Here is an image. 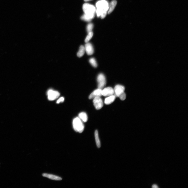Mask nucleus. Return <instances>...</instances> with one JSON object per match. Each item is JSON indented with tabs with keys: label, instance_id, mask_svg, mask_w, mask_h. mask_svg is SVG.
I'll return each mask as SVG.
<instances>
[{
	"label": "nucleus",
	"instance_id": "nucleus-1",
	"mask_svg": "<svg viewBox=\"0 0 188 188\" xmlns=\"http://www.w3.org/2000/svg\"><path fill=\"white\" fill-rule=\"evenodd\" d=\"M73 126L74 130L79 133H82L84 130V125L78 117H77L73 119Z\"/></svg>",
	"mask_w": 188,
	"mask_h": 188
},
{
	"label": "nucleus",
	"instance_id": "nucleus-2",
	"mask_svg": "<svg viewBox=\"0 0 188 188\" xmlns=\"http://www.w3.org/2000/svg\"><path fill=\"white\" fill-rule=\"evenodd\" d=\"M83 9L85 14H95L96 11L95 7L94 6L87 3L83 4Z\"/></svg>",
	"mask_w": 188,
	"mask_h": 188
},
{
	"label": "nucleus",
	"instance_id": "nucleus-3",
	"mask_svg": "<svg viewBox=\"0 0 188 188\" xmlns=\"http://www.w3.org/2000/svg\"><path fill=\"white\" fill-rule=\"evenodd\" d=\"M98 88L102 89L105 87L106 83L105 76L102 73L99 74L97 78Z\"/></svg>",
	"mask_w": 188,
	"mask_h": 188
},
{
	"label": "nucleus",
	"instance_id": "nucleus-4",
	"mask_svg": "<svg viewBox=\"0 0 188 188\" xmlns=\"http://www.w3.org/2000/svg\"><path fill=\"white\" fill-rule=\"evenodd\" d=\"M48 98L50 101H53L59 97L60 93L58 91L50 89L47 92Z\"/></svg>",
	"mask_w": 188,
	"mask_h": 188
},
{
	"label": "nucleus",
	"instance_id": "nucleus-5",
	"mask_svg": "<svg viewBox=\"0 0 188 188\" xmlns=\"http://www.w3.org/2000/svg\"><path fill=\"white\" fill-rule=\"evenodd\" d=\"M94 105L96 109H101L103 106V103L102 99L100 97H96L93 99Z\"/></svg>",
	"mask_w": 188,
	"mask_h": 188
},
{
	"label": "nucleus",
	"instance_id": "nucleus-6",
	"mask_svg": "<svg viewBox=\"0 0 188 188\" xmlns=\"http://www.w3.org/2000/svg\"><path fill=\"white\" fill-rule=\"evenodd\" d=\"M125 88L124 87L120 85H116L114 89V95L116 97H119V96L124 92Z\"/></svg>",
	"mask_w": 188,
	"mask_h": 188
},
{
	"label": "nucleus",
	"instance_id": "nucleus-7",
	"mask_svg": "<svg viewBox=\"0 0 188 188\" xmlns=\"http://www.w3.org/2000/svg\"><path fill=\"white\" fill-rule=\"evenodd\" d=\"M102 96L105 97H108L114 94V90L111 87H106L102 90Z\"/></svg>",
	"mask_w": 188,
	"mask_h": 188
},
{
	"label": "nucleus",
	"instance_id": "nucleus-8",
	"mask_svg": "<svg viewBox=\"0 0 188 188\" xmlns=\"http://www.w3.org/2000/svg\"><path fill=\"white\" fill-rule=\"evenodd\" d=\"M96 6L97 8H101L104 9L108 10V6L107 2L104 0L98 2L96 4Z\"/></svg>",
	"mask_w": 188,
	"mask_h": 188
},
{
	"label": "nucleus",
	"instance_id": "nucleus-9",
	"mask_svg": "<svg viewBox=\"0 0 188 188\" xmlns=\"http://www.w3.org/2000/svg\"><path fill=\"white\" fill-rule=\"evenodd\" d=\"M85 51L88 55H91L94 52V49L93 46L91 43H87L85 45Z\"/></svg>",
	"mask_w": 188,
	"mask_h": 188
},
{
	"label": "nucleus",
	"instance_id": "nucleus-10",
	"mask_svg": "<svg viewBox=\"0 0 188 188\" xmlns=\"http://www.w3.org/2000/svg\"><path fill=\"white\" fill-rule=\"evenodd\" d=\"M102 89L98 88L94 91L90 95L89 98L91 99L96 97H100L102 96Z\"/></svg>",
	"mask_w": 188,
	"mask_h": 188
},
{
	"label": "nucleus",
	"instance_id": "nucleus-11",
	"mask_svg": "<svg viewBox=\"0 0 188 188\" xmlns=\"http://www.w3.org/2000/svg\"><path fill=\"white\" fill-rule=\"evenodd\" d=\"M43 175L44 177L47 178L54 180L61 181L62 180L61 177L53 174L44 173L43 174Z\"/></svg>",
	"mask_w": 188,
	"mask_h": 188
},
{
	"label": "nucleus",
	"instance_id": "nucleus-12",
	"mask_svg": "<svg viewBox=\"0 0 188 188\" xmlns=\"http://www.w3.org/2000/svg\"><path fill=\"white\" fill-rule=\"evenodd\" d=\"M95 16V14H85L81 16V19L86 21H90L93 19Z\"/></svg>",
	"mask_w": 188,
	"mask_h": 188
},
{
	"label": "nucleus",
	"instance_id": "nucleus-13",
	"mask_svg": "<svg viewBox=\"0 0 188 188\" xmlns=\"http://www.w3.org/2000/svg\"><path fill=\"white\" fill-rule=\"evenodd\" d=\"M116 97L114 95L108 97L104 100V103L106 104H109L113 102L116 99Z\"/></svg>",
	"mask_w": 188,
	"mask_h": 188
},
{
	"label": "nucleus",
	"instance_id": "nucleus-14",
	"mask_svg": "<svg viewBox=\"0 0 188 188\" xmlns=\"http://www.w3.org/2000/svg\"><path fill=\"white\" fill-rule=\"evenodd\" d=\"M117 1L116 0H113L111 2L110 7L109 8L108 11V14H110L115 9V8L116 5Z\"/></svg>",
	"mask_w": 188,
	"mask_h": 188
},
{
	"label": "nucleus",
	"instance_id": "nucleus-15",
	"mask_svg": "<svg viewBox=\"0 0 188 188\" xmlns=\"http://www.w3.org/2000/svg\"><path fill=\"white\" fill-rule=\"evenodd\" d=\"M78 117L84 122H86L87 120V116L85 112H82L79 114Z\"/></svg>",
	"mask_w": 188,
	"mask_h": 188
},
{
	"label": "nucleus",
	"instance_id": "nucleus-16",
	"mask_svg": "<svg viewBox=\"0 0 188 188\" xmlns=\"http://www.w3.org/2000/svg\"><path fill=\"white\" fill-rule=\"evenodd\" d=\"M95 136L96 143L97 147L98 148H100L101 146V143L99 139L98 131L97 130L95 131Z\"/></svg>",
	"mask_w": 188,
	"mask_h": 188
},
{
	"label": "nucleus",
	"instance_id": "nucleus-17",
	"mask_svg": "<svg viewBox=\"0 0 188 188\" xmlns=\"http://www.w3.org/2000/svg\"><path fill=\"white\" fill-rule=\"evenodd\" d=\"M85 52V47L83 45H81L79 47V51L77 53V56L79 57H82L84 54Z\"/></svg>",
	"mask_w": 188,
	"mask_h": 188
},
{
	"label": "nucleus",
	"instance_id": "nucleus-18",
	"mask_svg": "<svg viewBox=\"0 0 188 188\" xmlns=\"http://www.w3.org/2000/svg\"><path fill=\"white\" fill-rule=\"evenodd\" d=\"M89 62L92 66L95 68L97 66V64L95 58H91L89 60Z\"/></svg>",
	"mask_w": 188,
	"mask_h": 188
},
{
	"label": "nucleus",
	"instance_id": "nucleus-19",
	"mask_svg": "<svg viewBox=\"0 0 188 188\" xmlns=\"http://www.w3.org/2000/svg\"><path fill=\"white\" fill-rule=\"evenodd\" d=\"M93 33L91 31L88 33V34L87 36L86 37V38L85 40V41L86 43H87L89 41L91 38L92 37H93Z\"/></svg>",
	"mask_w": 188,
	"mask_h": 188
},
{
	"label": "nucleus",
	"instance_id": "nucleus-20",
	"mask_svg": "<svg viewBox=\"0 0 188 188\" xmlns=\"http://www.w3.org/2000/svg\"><path fill=\"white\" fill-rule=\"evenodd\" d=\"M108 10L107 9H103L101 8H97L96 12H97V14L98 17H99L100 16H101L103 11L104 10Z\"/></svg>",
	"mask_w": 188,
	"mask_h": 188
},
{
	"label": "nucleus",
	"instance_id": "nucleus-21",
	"mask_svg": "<svg viewBox=\"0 0 188 188\" xmlns=\"http://www.w3.org/2000/svg\"><path fill=\"white\" fill-rule=\"evenodd\" d=\"M93 27V25L92 24L90 23L87 25V30L88 33L92 31Z\"/></svg>",
	"mask_w": 188,
	"mask_h": 188
},
{
	"label": "nucleus",
	"instance_id": "nucleus-22",
	"mask_svg": "<svg viewBox=\"0 0 188 188\" xmlns=\"http://www.w3.org/2000/svg\"><path fill=\"white\" fill-rule=\"evenodd\" d=\"M126 94L124 92L122 94L120 95L119 96V97L121 100H124L125 99H126Z\"/></svg>",
	"mask_w": 188,
	"mask_h": 188
},
{
	"label": "nucleus",
	"instance_id": "nucleus-23",
	"mask_svg": "<svg viewBox=\"0 0 188 188\" xmlns=\"http://www.w3.org/2000/svg\"><path fill=\"white\" fill-rule=\"evenodd\" d=\"M108 10H104L103 12L101 15V18L103 19L105 18L107 14V12Z\"/></svg>",
	"mask_w": 188,
	"mask_h": 188
},
{
	"label": "nucleus",
	"instance_id": "nucleus-24",
	"mask_svg": "<svg viewBox=\"0 0 188 188\" xmlns=\"http://www.w3.org/2000/svg\"><path fill=\"white\" fill-rule=\"evenodd\" d=\"M64 98L63 97H61L58 99L57 102V104L59 103L60 102H63L64 101Z\"/></svg>",
	"mask_w": 188,
	"mask_h": 188
},
{
	"label": "nucleus",
	"instance_id": "nucleus-25",
	"mask_svg": "<svg viewBox=\"0 0 188 188\" xmlns=\"http://www.w3.org/2000/svg\"><path fill=\"white\" fill-rule=\"evenodd\" d=\"M152 188H158V186L156 185H153L152 186Z\"/></svg>",
	"mask_w": 188,
	"mask_h": 188
},
{
	"label": "nucleus",
	"instance_id": "nucleus-26",
	"mask_svg": "<svg viewBox=\"0 0 188 188\" xmlns=\"http://www.w3.org/2000/svg\"><path fill=\"white\" fill-rule=\"evenodd\" d=\"M84 0L85 1H87L89 0Z\"/></svg>",
	"mask_w": 188,
	"mask_h": 188
}]
</instances>
